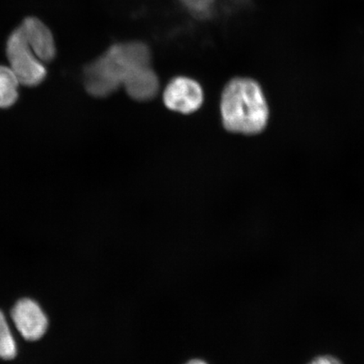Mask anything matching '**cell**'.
<instances>
[{
    "instance_id": "cell-1",
    "label": "cell",
    "mask_w": 364,
    "mask_h": 364,
    "mask_svg": "<svg viewBox=\"0 0 364 364\" xmlns=\"http://www.w3.org/2000/svg\"><path fill=\"white\" fill-rule=\"evenodd\" d=\"M151 58L148 44L141 41L114 43L85 68V87L95 97H107L139 68L151 65Z\"/></svg>"
},
{
    "instance_id": "cell-2",
    "label": "cell",
    "mask_w": 364,
    "mask_h": 364,
    "mask_svg": "<svg viewBox=\"0 0 364 364\" xmlns=\"http://www.w3.org/2000/svg\"><path fill=\"white\" fill-rule=\"evenodd\" d=\"M220 112L225 129L234 134H261L269 120V107L262 86L257 81L243 77L226 85Z\"/></svg>"
},
{
    "instance_id": "cell-3",
    "label": "cell",
    "mask_w": 364,
    "mask_h": 364,
    "mask_svg": "<svg viewBox=\"0 0 364 364\" xmlns=\"http://www.w3.org/2000/svg\"><path fill=\"white\" fill-rule=\"evenodd\" d=\"M6 55L14 74L20 84L26 86L38 85L46 78L47 70L44 63L36 55L23 36L19 28L9 36Z\"/></svg>"
},
{
    "instance_id": "cell-4",
    "label": "cell",
    "mask_w": 364,
    "mask_h": 364,
    "mask_svg": "<svg viewBox=\"0 0 364 364\" xmlns=\"http://www.w3.org/2000/svg\"><path fill=\"white\" fill-rule=\"evenodd\" d=\"M164 103L170 110L182 114L198 111L203 103V91L198 81L177 76L167 85L163 95Z\"/></svg>"
},
{
    "instance_id": "cell-5",
    "label": "cell",
    "mask_w": 364,
    "mask_h": 364,
    "mask_svg": "<svg viewBox=\"0 0 364 364\" xmlns=\"http://www.w3.org/2000/svg\"><path fill=\"white\" fill-rule=\"evenodd\" d=\"M11 316L16 330L26 341H38L48 331V316L33 299L24 298L18 300L11 309Z\"/></svg>"
},
{
    "instance_id": "cell-6",
    "label": "cell",
    "mask_w": 364,
    "mask_h": 364,
    "mask_svg": "<svg viewBox=\"0 0 364 364\" xmlns=\"http://www.w3.org/2000/svg\"><path fill=\"white\" fill-rule=\"evenodd\" d=\"M27 44L43 63L52 61L56 55V45L52 31L36 17H27L18 27Z\"/></svg>"
},
{
    "instance_id": "cell-7",
    "label": "cell",
    "mask_w": 364,
    "mask_h": 364,
    "mask_svg": "<svg viewBox=\"0 0 364 364\" xmlns=\"http://www.w3.org/2000/svg\"><path fill=\"white\" fill-rule=\"evenodd\" d=\"M126 92L136 102H148L156 97L159 82L151 65L136 70L124 85Z\"/></svg>"
},
{
    "instance_id": "cell-8",
    "label": "cell",
    "mask_w": 364,
    "mask_h": 364,
    "mask_svg": "<svg viewBox=\"0 0 364 364\" xmlns=\"http://www.w3.org/2000/svg\"><path fill=\"white\" fill-rule=\"evenodd\" d=\"M20 82L10 67L0 65V108H9L18 99Z\"/></svg>"
},
{
    "instance_id": "cell-9",
    "label": "cell",
    "mask_w": 364,
    "mask_h": 364,
    "mask_svg": "<svg viewBox=\"0 0 364 364\" xmlns=\"http://www.w3.org/2000/svg\"><path fill=\"white\" fill-rule=\"evenodd\" d=\"M189 16L198 21H208L216 15L221 0H176Z\"/></svg>"
},
{
    "instance_id": "cell-10",
    "label": "cell",
    "mask_w": 364,
    "mask_h": 364,
    "mask_svg": "<svg viewBox=\"0 0 364 364\" xmlns=\"http://www.w3.org/2000/svg\"><path fill=\"white\" fill-rule=\"evenodd\" d=\"M18 353L17 343L4 314L0 309V358L12 360Z\"/></svg>"
},
{
    "instance_id": "cell-11",
    "label": "cell",
    "mask_w": 364,
    "mask_h": 364,
    "mask_svg": "<svg viewBox=\"0 0 364 364\" xmlns=\"http://www.w3.org/2000/svg\"><path fill=\"white\" fill-rule=\"evenodd\" d=\"M249 0H221V6L224 4L225 7L229 11H236L247 6Z\"/></svg>"
},
{
    "instance_id": "cell-12",
    "label": "cell",
    "mask_w": 364,
    "mask_h": 364,
    "mask_svg": "<svg viewBox=\"0 0 364 364\" xmlns=\"http://www.w3.org/2000/svg\"><path fill=\"white\" fill-rule=\"evenodd\" d=\"M308 364H343L339 359L332 356L317 357Z\"/></svg>"
},
{
    "instance_id": "cell-13",
    "label": "cell",
    "mask_w": 364,
    "mask_h": 364,
    "mask_svg": "<svg viewBox=\"0 0 364 364\" xmlns=\"http://www.w3.org/2000/svg\"><path fill=\"white\" fill-rule=\"evenodd\" d=\"M186 364H207V363L202 360H198V359H195V360L190 361Z\"/></svg>"
}]
</instances>
